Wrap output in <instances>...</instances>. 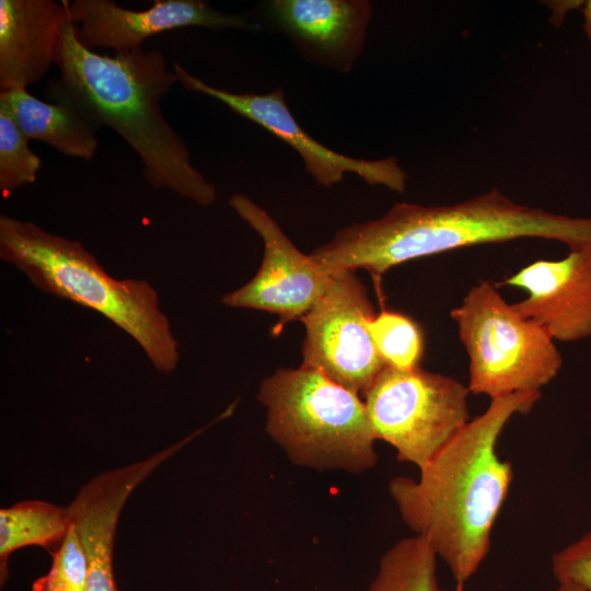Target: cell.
Segmentation results:
<instances>
[{
    "mask_svg": "<svg viewBox=\"0 0 591 591\" xmlns=\"http://www.w3.org/2000/svg\"><path fill=\"white\" fill-rule=\"evenodd\" d=\"M541 391L491 398L422 468L418 479L398 476L389 493L405 524L449 567L456 583L478 570L490 549L495 521L513 477L497 453L510 419L529 413Z\"/></svg>",
    "mask_w": 591,
    "mask_h": 591,
    "instance_id": "6da1fadb",
    "label": "cell"
},
{
    "mask_svg": "<svg viewBox=\"0 0 591 591\" xmlns=\"http://www.w3.org/2000/svg\"><path fill=\"white\" fill-rule=\"evenodd\" d=\"M55 65L60 77L48 83L47 96L73 106L96 128L116 131L138 154L151 186L204 207L217 200L216 186L193 165L186 142L163 115L161 99L178 78L162 53L97 54L79 40L68 15Z\"/></svg>",
    "mask_w": 591,
    "mask_h": 591,
    "instance_id": "7a4b0ae2",
    "label": "cell"
},
{
    "mask_svg": "<svg viewBox=\"0 0 591 591\" xmlns=\"http://www.w3.org/2000/svg\"><path fill=\"white\" fill-rule=\"evenodd\" d=\"M523 237L561 242L570 251L591 248V217L520 205L493 188L453 205L395 204L379 219L343 228L310 255L327 273L361 268L379 278L408 260Z\"/></svg>",
    "mask_w": 591,
    "mask_h": 591,
    "instance_id": "3957f363",
    "label": "cell"
},
{
    "mask_svg": "<svg viewBox=\"0 0 591 591\" xmlns=\"http://www.w3.org/2000/svg\"><path fill=\"white\" fill-rule=\"evenodd\" d=\"M0 258L40 291L105 316L141 347L158 371L176 369L178 341L147 280L116 279L79 241L8 215L0 216Z\"/></svg>",
    "mask_w": 591,
    "mask_h": 591,
    "instance_id": "277c9868",
    "label": "cell"
},
{
    "mask_svg": "<svg viewBox=\"0 0 591 591\" xmlns=\"http://www.w3.org/2000/svg\"><path fill=\"white\" fill-rule=\"evenodd\" d=\"M258 401L266 408L267 432L294 464L351 473L375 465L364 402L320 370L278 369L260 383Z\"/></svg>",
    "mask_w": 591,
    "mask_h": 591,
    "instance_id": "5b68a950",
    "label": "cell"
},
{
    "mask_svg": "<svg viewBox=\"0 0 591 591\" xmlns=\"http://www.w3.org/2000/svg\"><path fill=\"white\" fill-rule=\"evenodd\" d=\"M450 314L468 356L471 393L491 399L540 391L561 369L548 332L522 316L490 281L473 286Z\"/></svg>",
    "mask_w": 591,
    "mask_h": 591,
    "instance_id": "8992f818",
    "label": "cell"
},
{
    "mask_svg": "<svg viewBox=\"0 0 591 591\" xmlns=\"http://www.w3.org/2000/svg\"><path fill=\"white\" fill-rule=\"evenodd\" d=\"M470 393L452 376L385 366L363 395L375 440L420 470L470 421Z\"/></svg>",
    "mask_w": 591,
    "mask_h": 591,
    "instance_id": "52a82bcc",
    "label": "cell"
},
{
    "mask_svg": "<svg viewBox=\"0 0 591 591\" xmlns=\"http://www.w3.org/2000/svg\"><path fill=\"white\" fill-rule=\"evenodd\" d=\"M374 315L355 270L332 271L326 291L301 317L305 326L302 364L364 394L386 366L367 327Z\"/></svg>",
    "mask_w": 591,
    "mask_h": 591,
    "instance_id": "ba28073f",
    "label": "cell"
},
{
    "mask_svg": "<svg viewBox=\"0 0 591 591\" xmlns=\"http://www.w3.org/2000/svg\"><path fill=\"white\" fill-rule=\"evenodd\" d=\"M229 206L262 237L264 257L253 279L224 294L222 303L270 312L282 323L301 320L326 291L331 273L300 252L274 218L247 196L232 195Z\"/></svg>",
    "mask_w": 591,
    "mask_h": 591,
    "instance_id": "9c48e42d",
    "label": "cell"
},
{
    "mask_svg": "<svg viewBox=\"0 0 591 591\" xmlns=\"http://www.w3.org/2000/svg\"><path fill=\"white\" fill-rule=\"evenodd\" d=\"M173 71L187 90L212 97L237 115L259 125L293 148L302 158L305 171L318 185L331 187L352 173L371 185H383L403 193L407 175L395 158L363 160L344 155L326 148L304 131L292 116L281 89L271 92L237 93L219 89L189 73L175 62Z\"/></svg>",
    "mask_w": 591,
    "mask_h": 591,
    "instance_id": "30bf717a",
    "label": "cell"
},
{
    "mask_svg": "<svg viewBox=\"0 0 591 591\" xmlns=\"http://www.w3.org/2000/svg\"><path fill=\"white\" fill-rule=\"evenodd\" d=\"M79 40L88 48L124 54L151 36L186 26L211 31L255 32L260 26L243 13H227L201 0H154L147 10H130L113 0H63Z\"/></svg>",
    "mask_w": 591,
    "mask_h": 591,
    "instance_id": "8fae6325",
    "label": "cell"
},
{
    "mask_svg": "<svg viewBox=\"0 0 591 591\" xmlns=\"http://www.w3.org/2000/svg\"><path fill=\"white\" fill-rule=\"evenodd\" d=\"M264 9L306 60L340 72L360 57L372 18L367 0H271Z\"/></svg>",
    "mask_w": 591,
    "mask_h": 591,
    "instance_id": "7c38bea8",
    "label": "cell"
},
{
    "mask_svg": "<svg viewBox=\"0 0 591 591\" xmlns=\"http://www.w3.org/2000/svg\"><path fill=\"white\" fill-rule=\"evenodd\" d=\"M503 283L526 292L513 308L543 326L554 340L591 337V248L570 251L557 260H535Z\"/></svg>",
    "mask_w": 591,
    "mask_h": 591,
    "instance_id": "4fadbf2b",
    "label": "cell"
},
{
    "mask_svg": "<svg viewBox=\"0 0 591 591\" xmlns=\"http://www.w3.org/2000/svg\"><path fill=\"white\" fill-rule=\"evenodd\" d=\"M158 466L160 461L149 456L104 472L86 483L67 507L88 557L85 591H117L113 547L119 513L134 489Z\"/></svg>",
    "mask_w": 591,
    "mask_h": 591,
    "instance_id": "5bb4252c",
    "label": "cell"
},
{
    "mask_svg": "<svg viewBox=\"0 0 591 591\" xmlns=\"http://www.w3.org/2000/svg\"><path fill=\"white\" fill-rule=\"evenodd\" d=\"M67 18L63 0H0V91L27 89L47 74Z\"/></svg>",
    "mask_w": 591,
    "mask_h": 591,
    "instance_id": "9a60e30c",
    "label": "cell"
},
{
    "mask_svg": "<svg viewBox=\"0 0 591 591\" xmlns=\"http://www.w3.org/2000/svg\"><path fill=\"white\" fill-rule=\"evenodd\" d=\"M0 105L28 140L43 141L67 157L93 159L97 128L73 106L42 101L27 89L0 91Z\"/></svg>",
    "mask_w": 591,
    "mask_h": 591,
    "instance_id": "2e32d148",
    "label": "cell"
},
{
    "mask_svg": "<svg viewBox=\"0 0 591 591\" xmlns=\"http://www.w3.org/2000/svg\"><path fill=\"white\" fill-rule=\"evenodd\" d=\"M72 524L67 507L26 500L0 510V577L8 578L9 556L21 547H59Z\"/></svg>",
    "mask_w": 591,
    "mask_h": 591,
    "instance_id": "e0dca14e",
    "label": "cell"
},
{
    "mask_svg": "<svg viewBox=\"0 0 591 591\" xmlns=\"http://www.w3.org/2000/svg\"><path fill=\"white\" fill-rule=\"evenodd\" d=\"M437 559L421 536L402 538L381 557L368 591H448L439 586ZM453 591H465L464 584L456 583Z\"/></svg>",
    "mask_w": 591,
    "mask_h": 591,
    "instance_id": "ac0fdd59",
    "label": "cell"
},
{
    "mask_svg": "<svg viewBox=\"0 0 591 591\" xmlns=\"http://www.w3.org/2000/svg\"><path fill=\"white\" fill-rule=\"evenodd\" d=\"M367 327L386 366L399 370L419 367L424 336L414 320L399 312L383 310L368 321Z\"/></svg>",
    "mask_w": 591,
    "mask_h": 591,
    "instance_id": "d6986e66",
    "label": "cell"
},
{
    "mask_svg": "<svg viewBox=\"0 0 591 591\" xmlns=\"http://www.w3.org/2000/svg\"><path fill=\"white\" fill-rule=\"evenodd\" d=\"M28 141L7 108L0 105V190L3 198L37 178L42 159L30 148Z\"/></svg>",
    "mask_w": 591,
    "mask_h": 591,
    "instance_id": "ffe728a7",
    "label": "cell"
},
{
    "mask_svg": "<svg viewBox=\"0 0 591 591\" xmlns=\"http://www.w3.org/2000/svg\"><path fill=\"white\" fill-rule=\"evenodd\" d=\"M88 573V557L72 523L54 553L50 570L33 582L32 591H85Z\"/></svg>",
    "mask_w": 591,
    "mask_h": 591,
    "instance_id": "44dd1931",
    "label": "cell"
},
{
    "mask_svg": "<svg viewBox=\"0 0 591 591\" xmlns=\"http://www.w3.org/2000/svg\"><path fill=\"white\" fill-rule=\"evenodd\" d=\"M552 570L559 584L591 591V530L553 555Z\"/></svg>",
    "mask_w": 591,
    "mask_h": 591,
    "instance_id": "7402d4cb",
    "label": "cell"
},
{
    "mask_svg": "<svg viewBox=\"0 0 591 591\" xmlns=\"http://www.w3.org/2000/svg\"><path fill=\"white\" fill-rule=\"evenodd\" d=\"M584 1H552L549 8H553V15L551 18L552 23L557 26L564 21L566 13L573 8L582 5Z\"/></svg>",
    "mask_w": 591,
    "mask_h": 591,
    "instance_id": "603a6c76",
    "label": "cell"
},
{
    "mask_svg": "<svg viewBox=\"0 0 591 591\" xmlns=\"http://www.w3.org/2000/svg\"><path fill=\"white\" fill-rule=\"evenodd\" d=\"M582 15H583V31L591 42V0H587L582 4Z\"/></svg>",
    "mask_w": 591,
    "mask_h": 591,
    "instance_id": "cb8c5ba5",
    "label": "cell"
},
{
    "mask_svg": "<svg viewBox=\"0 0 591 591\" xmlns=\"http://www.w3.org/2000/svg\"><path fill=\"white\" fill-rule=\"evenodd\" d=\"M556 591H581V590L570 587V586H566V584H558V588L556 589Z\"/></svg>",
    "mask_w": 591,
    "mask_h": 591,
    "instance_id": "d4e9b609",
    "label": "cell"
}]
</instances>
